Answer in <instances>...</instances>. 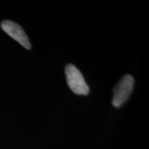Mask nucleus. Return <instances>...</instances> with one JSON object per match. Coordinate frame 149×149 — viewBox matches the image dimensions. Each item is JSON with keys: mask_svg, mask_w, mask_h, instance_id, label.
Segmentation results:
<instances>
[{"mask_svg": "<svg viewBox=\"0 0 149 149\" xmlns=\"http://www.w3.org/2000/svg\"><path fill=\"white\" fill-rule=\"evenodd\" d=\"M66 81L72 92L79 95H86L90 89L81 72L73 64H68L65 68Z\"/></svg>", "mask_w": 149, "mask_h": 149, "instance_id": "1", "label": "nucleus"}, {"mask_svg": "<svg viewBox=\"0 0 149 149\" xmlns=\"http://www.w3.org/2000/svg\"><path fill=\"white\" fill-rule=\"evenodd\" d=\"M134 79L130 74L123 76L113 89L112 104L116 108H120L128 100L133 90Z\"/></svg>", "mask_w": 149, "mask_h": 149, "instance_id": "2", "label": "nucleus"}, {"mask_svg": "<svg viewBox=\"0 0 149 149\" xmlns=\"http://www.w3.org/2000/svg\"><path fill=\"white\" fill-rule=\"evenodd\" d=\"M1 27L4 32L19 43L23 47L28 50L31 49V45L29 37L18 24L10 20H5L1 22Z\"/></svg>", "mask_w": 149, "mask_h": 149, "instance_id": "3", "label": "nucleus"}]
</instances>
